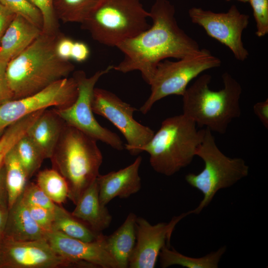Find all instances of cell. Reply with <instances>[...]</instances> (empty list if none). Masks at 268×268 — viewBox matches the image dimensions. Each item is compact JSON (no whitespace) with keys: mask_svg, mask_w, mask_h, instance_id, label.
Instances as JSON below:
<instances>
[{"mask_svg":"<svg viewBox=\"0 0 268 268\" xmlns=\"http://www.w3.org/2000/svg\"><path fill=\"white\" fill-rule=\"evenodd\" d=\"M149 12L152 24L116 46L124 58L113 67L123 73L138 70L148 84L158 64L163 60L181 59L201 49L197 42L180 28L175 17V6L168 0H155Z\"/></svg>","mask_w":268,"mask_h":268,"instance_id":"cell-1","label":"cell"},{"mask_svg":"<svg viewBox=\"0 0 268 268\" xmlns=\"http://www.w3.org/2000/svg\"><path fill=\"white\" fill-rule=\"evenodd\" d=\"M61 34L42 32L25 50L8 62L6 75L13 99L36 93L73 72L74 65L56 53Z\"/></svg>","mask_w":268,"mask_h":268,"instance_id":"cell-2","label":"cell"},{"mask_svg":"<svg viewBox=\"0 0 268 268\" xmlns=\"http://www.w3.org/2000/svg\"><path fill=\"white\" fill-rule=\"evenodd\" d=\"M224 87L210 89L211 76L203 74L187 87L183 94V113L200 127L211 132L225 134L230 123L240 117V83L227 72L222 75Z\"/></svg>","mask_w":268,"mask_h":268,"instance_id":"cell-3","label":"cell"},{"mask_svg":"<svg viewBox=\"0 0 268 268\" xmlns=\"http://www.w3.org/2000/svg\"><path fill=\"white\" fill-rule=\"evenodd\" d=\"M97 141L66 123L50 159L67 182L68 198L74 204L100 174L103 155Z\"/></svg>","mask_w":268,"mask_h":268,"instance_id":"cell-4","label":"cell"},{"mask_svg":"<svg viewBox=\"0 0 268 268\" xmlns=\"http://www.w3.org/2000/svg\"><path fill=\"white\" fill-rule=\"evenodd\" d=\"M183 114L165 119L140 153L146 152L152 169L170 176L190 165L205 133Z\"/></svg>","mask_w":268,"mask_h":268,"instance_id":"cell-5","label":"cell"},{"mask_svg":"<svg viewBox=\"0 0 268 268\" xmlns=\"http://www.w3.org/2000/svg\"><path fill=\"white\" fill-rule=\"evenodd\" d=\"M148 17L149 12L144 8L140 0H102L81 24L94 40L116 47L148 29Z\"/></svg>","mask_w":268,"mask_h":268,"instance_id":"cell-6","label":"cell"},{"mask_svg":"<svg viewBox=\"0 0 268 268\" xmlns=\"http://www.w3.org/2000/svg\"><path fill=\"white\" fill-rule=\"evenodd\" d=\"M196 156L203 161L204 167L198 174H188L185 180L203 195L199 205L190 211L191 214H198L207 206L219 190L230 187L247 176L249 166L242 158H231L222 153L211 132L207 128Z\"/></svg>","mask_w":268,"mask_h":268,"instance_id":"cell-7","label":"cell"},{"mask_svg":"<svg viewBox=\"0 0 268 268\" xmlns=\"http://www.w3.org/2000/svg\"><path fill=\"white\" fill-rule=\"evenodd\" d=\"M221 60L206 49L172 62H160L149 83L151 93L140 111L147 114L158 101L170 95L182 96L189 83L203 71L219 67Z\"/></svg>","mask_w":268,"mask_h":268,"instance_id":"cell-8","label":"cell"},{"mask_svg":"<svg viewBox=\"0 0 268 268\" xmlns=\"http://www.w3.org/2000/svg\"><path fill=\"white\" fill-rule=\"evenodd\" d=\"M110 65L88 77L85 72L78 70L73 72L78 90L77 96L70 106L63 109L54 108L59 116L67 124L80 130L97 141H101L113 148L121 151L125 145L120 136L103 127L96 120L92 108L95 86L103 75L113 69Z\"/></svg>","mask_w":268,"mask_h":268,"instance_id":"cell-9","label":"cell"},{"mask_svg":"<svg viewBox=\"0 0 268 268\" xmlns=\"http://www.w3.org/2000/svg\"><path fill=\"white\" fill-rule=\"evenodd\" d=\"M78 90L73 77L57 81L34 94L0 105V137L11 125L37 111L51 107L67 108L76 100Z\"/></svg>","mask_w":268,"mask_h":268,"instance_id":"cell-10","label":"cell"},{"mask_svg":"<svg viewBox=\"0 0 268 268\" xmlns=\"http://www.w3.org/2000/svg\"><path fill=\"white\" fill-rule=\"evenodd\" d=\"M92 108L94 113L109 120L120 131L127 141L125 148L132 155L139 153V149L154 134L151 129L134 119L135 108L110 91L95 87Z\"/></svg>","mask_w":268,"mask_h":268,"instance_id":"cell-11","label":"cell"},{"mask_svg":"<svg viewBox=\"0 0 268 268\" xmlns=\"http://www.w3.org/2000/svg\"><path fill=\"white\" fill-rule=\"evenodd\" d=\"M189 15L192 22L203 28L209 36L228 47L237 60L247 59L249 52L242 36L249 24V16L241 13L235 5L227 12L221 13L193 7L189 9Z\"/></svg>","mask_w":268,"mask_h":268,"instance_id":"cell-12","label":"cell"},{"mask_svg":"<svg viewBox=\"0 0 268 268\" xmlns=\"http://www.w3.org/2000/svg\"><path fill=\"white\" fill-rule=\"evenodd\" d=\"M188 211L175 216L169 222L152 225L141 217L136 219V242L129 261L130 268H155L159 253L163 247H170L171 236L177 223Z\"/></svg>","mask_w":268,"mask_h":268,"instance_id":"cell-13","label":"cell"},{"mask_svg":"<svg viewBox=\"0 0 268 268\" xmlns=\"http://www.w3.org/2000/svg\"><path fill=\"white\" fill-rule=\"evenodd\" d=\"M46 240L59 255L79 268H118L106 249L103 234L95 241L84 242L52 230L47 232Z\"/></svg>","mask_w":268,"mask_h":268,"instance_id":"cell-14","label":"cell"},{"mask_svg":"<svg viewBox=\"0 0 268 268\" xmlns=\"http://www.w3.org/2000/svg\"><path fill=\"white\" fill-rule=\"evenodd\" d=\"M1 249L3 264L15 268L77 267L59 255L46 239L16 241L8 238Z\"/></svg>","mask_w":268,"mask_h":268,"instance_id":"cell-15","label":"cell"},{"mask_svg":"<svg viewBox=\"0 0 268 268\" xmlns=\"http://www.w3.org/2000/svg\"><path fill=\"white\" fill-rule=\"evenodd\" d=\"M142 157L138 156L128 166L118 171L99 174L96 179L100 202L106 205L118 197L126 199L137 193L141 187L139 170Z\"/></svg>","mask_w":268,"mask_h":268,"instance_id":"cell-16","label":"cell"},{"mask_svg":"<svg viewBox=\"0 0 268 268\" xmlns=\"http://www.w3.org/2000/svg\"><path fill=\"white\" fill-rule=\"evenodd\" d=\"M41 33V29L16 14L0 40V58L8 62L25 50Z\"/></svg>","mask_w":268,"mask_h":268,"instance_id":"cell-17","label":"cell"},{"mask_svg":"<svg viewBox=\"0 0 268 268\" xmlns=\"http://www.w3.org/2000/svg\"><path fill=\"white\" fill-rule=\"evenodd\" d=\"M66 124L55 108H48L28 129L26 134L37 144L45 159L51 157Z\"/></svg>","mask_w":268,"mask_h":268,"instance_id":"cell-18","label":"cell"},{"mask_svg":"<svg viewBox=\"0 0 268 268\" xmlns=\"http://www.w3.org/2000/svg\"><path fill=\"white\" fill-rule=\"evenodd\" d=\"M71 214L97 233L108 228L112 217L99 200L96 180L83 193Z\"/></svg>","mask_w":268,"mask_h":268,"instance_id":"cell-19","label":"cell"},{"mask_svg":"<svg viewBox=\"0 0 268 268\" xmlns=\"http://www.w3.org/2000/svg\"><path fill=\"white\" fill-rule=\"evenodd\" d=\"M130 212L123 224L111 235L104 236L106 249L116 262L118 268H129L136 242V219Z\"/></svg>","mask_w":268,"mask_h":268,"instance_id":"cell-20","label":"cell"},{"mask_svg":"<svg viewBox=\"0 0 268 268\" xmlns=\"http://www.w3.org/2000/svg\"><path fill=\"white\" fill-rule=\"evenodd\" d=\"M8 210L6 225H8L9 239L16 241L46 239L47 232L32 218L21 196Z\"/></svg>","mask_w":268,"mask_h":268,"instance_id":"cell-21","label":"cell"},{"mask_svg":"<svg viewBox=\"0 0 268 268\" xmlns=\"http://www.w3.org/2000/svg\"><path fill=\"white\" fill-rule=\"evenodd\" d=\"M53 213V231L84 242L95 241L102 234L94 232L88 225L62 207L61 204L56 203Z\"/></svg>","mask_w":268,"mask_h":268,"instance_id":"cell-22","label":"cell"},{"mask_svg":"<svg viewBox=\"0 0 268 268\" xmlns=\"http://www.w3.org/2000/svg\"><path fill=\"white\" fill-rule=\"evenodd\" d=\"M165 246L159 255L160 267L166 268L173 265H179L187 268H217L220 260L226 251V247H220L201 258H192L185 256L173 248Z\"/></svg>","mask_w":268,"mask_h":268,"instance_id":"cell-23","label":"cell"},{"mask_svg":"<svg viewBox=\"0 0 268 268\" xmlns=\"http://www.w3.org/2000/svg\"><path fill=\"white\" fill-rule=\"evenodd\" d=\"M3 166L9 209L21 196L29 178L18 157L15 145L6 154Z\"/></svg>","mask_w":268,"mask_h":268,"instance_id":"cell-24","label":"cell"},{"mask_svg":"<svg viewBox=\"0 0 268 268\" xmlns=\"http://www.w3.org/2000/svg\"><path fill=\"white\" fill-rule=\"evenodd\" d=\"M102 0H53V4L59 21L81 24L95 11Z\"/></svg>","mask_w":268,"mask_h":268,"instance_id":"cell-25","label":"cell"},{"mask_svg":"<svg viewBox=\"0 0 268 268\" xmlns=\"http://www.w3.org/2000/svg\"><path fill=\"white\" fill-rule=\"evenodd\" d=\"M36 184L56 204H61L68 198V188L67 182L53 168L39 172Z\"/></svg>","mask_w":268,"mask_h":268,"instance_id":"cell-26","label":"cell"},{"mask_svg":"<svg viewBox=\"0 0 268 268\" xmlns=\"http://www.w3.org/2000/svg\"><path fill=\"white\" fill-rule=\"evenodd\" d=\"M18 157L29 179L35 174L45 159L37 144L26 134L15 145Z\"/></svg>","mask_w":268,"mask_h":268,"instance_id":"cell-27","label":"cell"},{"mask_svg":"<svg viewBox=\"0 0 268 268\" xmlns=\"http://www.w3.org/2000/svg\"><path fill=\"white\" fill-rule=\"evenodd\" d=\"M0 3L15 14L23 16L42 29V14L28 0H0Z\"/></svg>","mask_w":268,"mask_h":268,"instance_id":"cell-28","label":"cell"},{"mask_svg":"<svg viewBox=\"0 0 268 268\" xmlns=\"http://www.w3.org/2000/svg\"><path fill=\"white\" fill-rule=\"evenodd\" d=\"M41 12L43 17L42 32L48 34H57L59 31V20L53 8V0H28Z\"/></svg>","mask_w":268,"mask_h":268,"instance_id":"cell-29","label":"cell"},{"mask_svg":"<svg viewBox=\"0 0 268 268\" xmlns=\"http://www.w3.org/2000/svg\"><path fill=\"white\" fill-rule=\"evenodd\" d=\"M21 197L25 204L53 210L56 203L36 183H28Z\"/></svg>","mask_w":268,"mask_h":268,"instance_id":"cell-30","label":"cell"},{"mask_svg":"<svg viewBox=\"0 0 268 268\" xmlns=\"http://www.w3.org/2000/svg\"><path fill=\"white\" fill-rule=\"evenodd\" d=\"M26 132L24 127L20 123L14 124L4 131L0 137V169L3 165L7 153L16 144Z\"/></svg>","mask_w":268,"mask_h":268,"instance_id":"cell-31","label":"cell"},{"mask_svg":"<svg viewBox=\"0 0 268 268\" xmlns=\"http://www.w3.org/2000/svg\"><path fill=\"white\" fill-rule=\"evenodd\" d=\"M256 22V35L262 37L268 33V0H249Z\"/></svg>","mask_w":268,"mask_h":268,"instance_id":"cell-32","label":"cell"},{"mask_svg":"<svg viewBox=\"0 0 268 268\" xmlns=\"http://www.w3.org/2000/svg\"><path fill=\"white\" fill-rule=\"evenodd\" d=\"M27 206L32 218L43 230L46 232L52 230L53 210L37 206Z\"/></svg>","mask_w":268,"mask_h":268,"instance_id":"cell-33","label":"cell"},{"mask_svg":"<svg viewBox=\"0 0 268 268\" xmlns=\"http://www.w3.org/2000/svg\"><path fill=\"white\" fill-rule=\"evenodd\" d=\"M8 62L0 58V105L13 99V95L8 85L6 75Z\"/></svg>","mask_w":268,"mask_h":268,"instance_id":"cell-34","label":"cell"},{"mask_svg":"<svg viewBox=\"0 0 268 268\" xmlns=\"http://www.w3.org/2000/svg\"><path fill=\"white\" fill-rule=\"evenodd\" d=\"M74 41L62 33L59 36L56 46V53L60 58L65 60L71 59V53Z\"/></svg>","mask_w":268,"mask_h":268,"instance_id":"cell-35","label":"cell"},{"mask_svg":"<svg viewBox=\"0 0 268 268\" xmlns=\"http://www.w3.org/2000/svg\"><path fill=\"white\" fill-rule=\"evenodd\" d=\"M90 55V49L88 45L81 41H74L71 53V59L77 62H83L87 60Z\"/></svg>","mask_w":268,"mask_h":268,"instance_id":"cell-36","label":"cell"},{"mask_svg":"<svg viewBox=\"0 0 268 268\" xmlns=\"http://www.w3.org/2000/svg\"><path fill=\"white\" fill-rule=\"evenodd\" d=\"M255 114L259 118L263 125L268 129V99L259 102L253 106Z\"/></svg>","mask_w":268,"mask_h":268,"instance_id":"cell-37","label":"cell"},{"mask_svg":"<svg viewBox=\"0 0 268 268\" xmlns=\"http://www.w3.org/2000/svg\"><path fill=\"white\" fill-rule=\"evenodd\" d=\"M15 15L0 3V40Z\"/></svg>","mask_w":268,"mask_h":268,"instance_id":"cell-38","label":"cell"},{"mask_svg":"<svg viewBox=\"0 0 268 268\" xmlns=\"http://www.w3.org/2000/svg\"><path fill=\"white\" fill-rule=\"evenodd\" d=\"M7 216V211L0 203V235L4 231Z\"/></svg>","mask_w":268,"mask_h":268,"instance_id":"cell-39","label":"cell"},{"mask_svg":"<svg viewBox=\"0 0 268 268\" xmlns=\"http://www.w3.org/2000/svg\"><path fill=\"white\" fill-rule=\"evenodd\" d=\"M3 165L0 169V197L4 189H6L5 183V171Z\"/></svg>","mask_w":268,"mask_h":268,"instance_id":"cell-40","label":"cell"},{"mask_svg":"<svg viewBox=\"0 0 268 268\" xmlns=\"http://www.w3.org/2000/svg\"><path fill=\"white\" fill-rule=\"evenodd\" d=\"M227 1H229L230 0H226ZM241 2H249V0H238Z\"/></svg>","mask_w":268,"mask_h":268,"instance_id":"cell-41","label":"cell"}]
</instances>
